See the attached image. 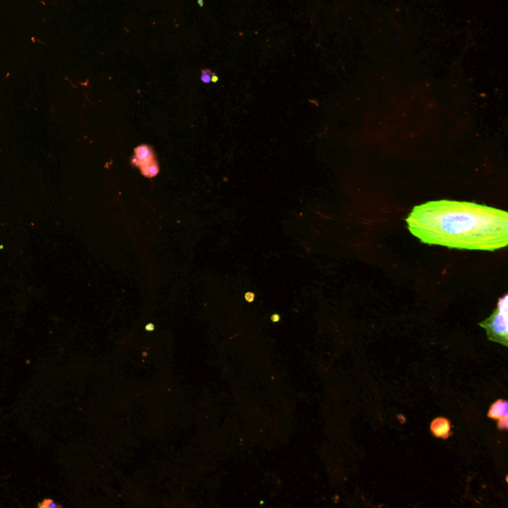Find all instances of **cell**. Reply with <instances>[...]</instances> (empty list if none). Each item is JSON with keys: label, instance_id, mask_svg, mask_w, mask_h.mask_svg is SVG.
<instances>
[{"label": "cell", "instance_id": "obj_1", "mask_svg": "<svg viewBox=\"0 0 508 508\" xmlns=\"http://www.w3.org/2000/svg\"><path fill=\"white\" fill-rule=\"evenodd\" d=\"M406 224L414 236L430 245L484 251L507 246V213L483 204L428 202L415 206Z\"/></svg>", "mask_w": 508, "mask_h": 508}, {"label": "cell", "instance_id": "obj_2", "mask_svg": "<svg viewBox=\"0 0 508 508\" xmlns=\"http://www.w3.org/2000/svg\"><path fill=\"white\" fill-rule=\"evenodd\" d=\"M508 298L504 295L499 299L492 315L480 324L486 330L488 338L492 342L508 346Z\"/></svg>", "mask_w": 508, "mask_h": 508}, {"label": "cell", "instance_id": "obj_3", "mask_svg": "<svg viewBox=\"0 0 508 508\" xmlns=\"http://www.w3.org/2000/svg\"><path fill=\"white\" fill-rule=\"evenodd\" d=\"M135 157L131 160V163L140 168L141 173L145 175L147 170L157 163L153 149L148 145H140L134 150Z\"/></svg>", "mask_w": 508, "mask_h": 508}, {"label": "cell", "instance_id": "obj_4", "mask_svg": "<svg viewBox=\"0 0 508 508\" xmlns=\"http://www.w3.org/2000/svg\"><path fill=\"white\" fill-rule=\"evenodd\" d=\"M487 416L490 419L498 420L497 427L500 431H506L508 428V403L503 400L499 399L495 401L488 410Z\"/></svg>", "mask_w": 508, "mask_h": 508}, {"label": "cell", "instance_id": "obj_5", "mask_svg": "<svg viewBox=\"0 0 508 508\" xmlns=\"http://www.w3.org/2000/svg\"><path fill=\"white\" fill-rule=\"evenodd\" d=\"M451 422L449 419L444 417H438L434 419L430 425V430L436 438L448 439L451 435Z\"/></svg>", "mask_w": 508, "mask_h": 508}, {"label": "cell", "instance_id": "obj_6", "mask_svg": "<svg viewBox=\"0 0 508 508\" xmlns=\"http://www.w3.org/2000/svg\"><path fill=\"white\" fill-rule=\"evenodd\" d=\"M201 79L203 80V82L205 83H208L210 81H218V76H216L215 73H213L210 70H202V76H201Z\"/></svg>", "mask_w": 508, "mask_h": 508}, {"label": "cell", "instance_id": "obj_7", "mask_svg": "<svg viewBox=\"0 0 508 508\" xmlns=\"http://www.w3.org/2000/svg\"><path fill=\"white\" fill-rule=\"evenodd\" d=\"M38 507L40 508H52V507H62L60 504L54 502L52 499H45L42 503L38 504Z\"/></svg>", "mask_w": 508, "mask_h": 508}, {"label": "cell", "instance_id": "obj_8", "mask_svg": "<svg viewBox=\"0 0 508 508\" xmlns=\"http://www.w3.org/2000/svg\"><path fill=\"white\" fill-rule=\"evenodd\" d=\"M254 297H255V296H254L253 293H251V292H248V293H246V294H245V300H246L247 302H250V303H251V302H253Z\"/></svg>", "mask_w": 508, "mask_h": 508}, {"label": "cell", "instance_id": "obj_9", "mask_svg": "<svg viewBox=\"0 0 508 508\" xmlns=\"http://www.w3.org/2000/svg\"><path fill=\"white\" fill-rule=\"evenodd\" d=\"M278 320H279V316H278V315H273V316H272V321L276 322V321H278Z\"/></svg>", "mask_w": 508, "mask_h": 508}, {"label": "cell", "instance_id": "obj_10", "mask_svg": "<svg viewBox=\"0 0 508 508\" xmlns=\"http://www.w3.org/2000/svg\"><path fill=\"white\" fill-rule=\"evenodd\" d=\"M153 329H154V327H153V325H148V326H147V327H146V330H152Z\"/></svg>", "mask_w": 508, "mask_h": 508}]
</instances>
